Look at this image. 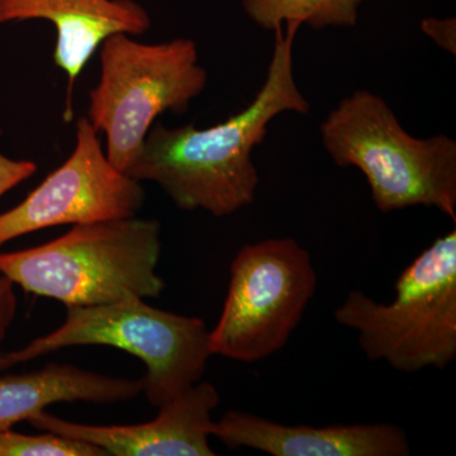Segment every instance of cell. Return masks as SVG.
Here are the masks:
<instances>
[{
	"label": "cell",
	"instance_id": "2",
	"mask_svg": "<svg viewBox=\"0 0 456 456\" xmlns=\"http://www.w3.org/2000/svg\"><path fill=\"white\" fill-rule=\"evenodd\" d=\"M160 235L158 221L136 217L75 224L47 244L0 254V274L66 307L158 298Z\"/></svg>",
	"mask_w": 456,
	"mask_h": 456
},
{
	"label": "cell",
	"instance_id": "6",
	"mask_svg": "<svg viewBox=\"0 0 456 456\" xmlns=\"http://www.w3.org/2000/svg\"><path fill=\"white\" fill-rule=\"evenodd\" d=\"M99 59L101 77L90 90L86 118L106 134L108 160L125 173L156 118L187 112L208 74L196 42L188 38L142 44L118 33L102 44Z\"/></svg>",
	"mask_w": 456,
	"mask_h": 456
},
{
	"label": "cell",
	"instance_id": "7",
	"mask_svg": "<svg viewBox=\"0 0 456 456\" xmlns=\"http://www.w3.org/2000/svg\"><path fill=\"white\" fill-rule=\"evenodd\" d=\"M317 288L311 254L292 237L245 245L233 257L212 355L256 362L283 349Z\"/></svg>",
	"mask_w": 456,
	"mask_h": 456
},
{
	"label": "cell",
	"instance_id": "3",
	"mask_svg": "<svg viewBox=\"0 0 456 456\" xmlns=\"http://www.w3.org/2000/svg\"><path fill=\"white\" fill-rule=\"evenodd\" d=\"M334 163L364 174L380 212L426 207L456 222V142L448 134L417 139L379 95L358 90L320 126Z\"/></svg>",
	"mask_w": 456,
	"mask_h": 456
},
{
	"label": "cell",
	"instance_id": "10",
	"mask_svg": "<svg viewBox=\"0 0 456 456\" xmlns=\"http://www.w3.org/2000/svg\"><path fill=\"white\" fill-rule=\"evenodd\" d=\"M47 20L56 29L53 62L68 77L64 119L73 118L77 77L110 36H141L151 26L136 0H0V25Z\"/></svg>",
	"mask_w": 456,
	"mask_h": 456
},
{
	"label": "cell",
	"instance_id": "11",
	"mask_svg": "<svg viewBox=\"0 0 456 456\" xmlns=\"http://www.w3.org/2000/svg\"><path fill=\"white\" fill-rule=\"evenodd\" d=\"M212 436L230 449L259 450L273 456H407L404 428L388 422L312 428L285 426L253 413L230 411L213 422Z\"/></svg>",
	"mask_w": 456,
	"mask_h": 456
},
{
	"label": "cell",
	"instance_id": "4",
	"mask_svg": "<svg viewBox=\"0 0 456 456\" xmlns=\"http://www.w3.org/2000/svg\"><path fill=\"white\" fill-rule=\"evenodd\" d=\"M391 303L351 290L335 310L371 362L402 373L448 368L456 359V230L437 237L395 284Z\"/></svg>",
	"mask_w": 456,
	"mask_h": 456
},
{
	"label": "cell",
	"instance_id": "12",
	"mask_svg": "<svg viewBox=\"0 0 456 456\" xmlns=\"http://www.w3.org/2000/svg\"><path fill=\"white\" fill-rule=\"evenodd\" d=\"M142 379L113 378L73 365L53 364L25 374L0 377V432L55 403H123L139 397Z\"/></svg>",
	"mask_w": 456,
	"mask_h": 456
},
{
	"label": "cell",
	"instance_id": "9",
	"mask_svg": "<svg viewBox=\"0 0 456 456\" xmlns=\"http://www.w3.org/2000/svg\"><path fill=\"white\" fill-rule=\"evenodd\" d=\"M216 387L198 382L159 408L154 421L130 426H93L66 421L46 411L28 419L32 428L98 446L113 456H215L212 412L220 404Z\"/></svg>",
	"mask_w": 456,
	"mask_h": 456
},
{
	"label": "cell",
	"instance_id": "17",
	"mask_svg": "<svg viewBox=\"0 0 456 456\" xmlns=\"http://www.w3.org/2000/svg\"><path fill=\"white\" fill-rule=\"evenodd\" d=\"M17 314V296L14 284L0 274V341L7 335Z\"/></svg>",
	"mask_w": 456,
	"mask_h": 456
},
{
	"label": "cell",
	"instance_id": "1",
	"mask_svg": "<svg viewBox=\"0 0 456 456\" xmlns=\"http://www.w3.org/2000/svg\"><path fill=\"white\" fill-rule=\"evenodd\" d=\"M299 27L290 23L274 29L268 75L244 110L208 128L155 123L126 175L156 183L184 211L202 209L224 217L253 204L260 182L253 151L265 139L270 122L281 113L311 110L293 71Z\"/></svg>",
	"mask_w": 456,
	"mask_h": 456
},
{
	"label": "cell",
	"instance_id": "5",
	"mask_svg": "<svg viewBox=\"0 0 456 456\" xmlns=\"http://www.w3.org/2000/svg\"><path fill=\"white\" fill-rule=\"evenodd\" d=\"M80 345H106L140 359L146 367L142 393L158 408L200 382L212 356L202 318L159 310L140 297H128L108 305L68 307L65 322L55 331L23 349L0 353V369Z\"/></svg>",
	"mask_w": 456,
	"mask_h": 456
},
{
	"label": "cell",
	"instance_id": "16",
	"mask_svg": "<svg viewBox=\"0 0 456 456\" xmlns=\"http://www.w3.org/2000/svg\"><path fill=\"white\" fill-rule=\"evenodd\" d=\"M422 31L432 41L436 42L444 50L449 51L452 55L456 53V20L455 18H428L421 23Z\"/></svg>",
	"mask_w": 456,
	"mask_h": 456
},
{
	"label": "cell",
	"instance_id": "15",
	"mask_svg": "<svg viewBox=\"0 0 456 456\" xmlns=\"http://www.w3.org/2000/svg\"><path fill=\"white\" fill-rule=\"evenodd\" d=\"M2 136V130H0ZM37 171V164L29 160H13L0 151V198L20 183L31 178Z\"/></svg>",
	"mask_w": 456,
	"mask_h": 456
},
{
	"label": "cell",
	"instance_id": "14",
	"mask_svg": "<svg viewBox=\"0 0 456 456\" xmlns=\"http://www.w3.org/2000/svg\"><path fill=\"white\" fill-rule=\"evenodd\" d=\"M0 456H107L98 446L62 435L0 432Z\"/></svg>",
	"mask_w": 456,
	"mask_h": 456
},
{
	"label": "cell",
	"instance_id": "13",
	"mask_svg": "<svg viewBox=\"0 0 456 456\" xmlns=\"http://www.w3.org/2000/svg\"><path fill=\"white\" fill-rule=\"evenodd\" d=\"M362 2L364 0H242V7L255 25L272 31L290 23L321 29L355 26Z\"/></svg>",
	"mask_w": 456,
	"mask_h": 456
},
{
	"label": "cell",
	"instance_id": "8",
	"mask_svg": "<svg viewBox=\"0 0 456 456\" xmlns=\"http://www.w3.org/2000/svg\"><path fill=\"white\" fill-rule=\"evenodd\" d=\"M145 200L141 182L110 164L98 132L80 117L68 160L0 215V246L45 228L134 217Z\"/></svg>",
	"mask_w": 456,
	"mask_h": 456
}]
</instances>
